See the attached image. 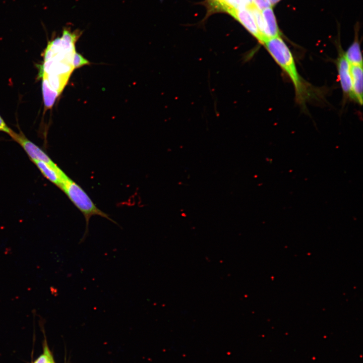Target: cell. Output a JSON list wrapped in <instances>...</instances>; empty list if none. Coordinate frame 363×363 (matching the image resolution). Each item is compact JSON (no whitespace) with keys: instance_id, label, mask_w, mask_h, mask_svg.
<instances>
[{"instance_id":"cell-14","label":"cell","mask_w":363,"mask_h":363,"mask_svg":"<svg viewBox=\"0 0 363 363\" xmlns=\"http://www.w3.org/2000/svg\"><path fill=\"white\" fill-rule=\"evenodd\" d=\"M254 5L260 11L271 7L268 0H253Z\"/></svg>"},{"instance_id":"cell-6","label":"cell","mask_w":363,"mask_h":363,"mask_svg":"<svg viewBox=\"0 0 363 363\" xmlns=\"http://www.w3.org/2000/svg\"><path fill=\"white\" fill-rule=\"evenodd\" d=\"M33 163L46 178L60 188L67 174L54 162L49 163L43 161H35Z\"/></svg>"},{"instance_id":"cell-17","label":"cell","mask_w":363,"mask_h":363,"mask_svg":"<svg viewBox=\"0 0 363 363\" xmlns=\"http://www.w3.org/2000/svg\"><path fill=\"white\" fill-rule=\"evenodd\" d=\"M33 363V362H32Z\"/></svg>"},{"instance_id":"cell-10","label":"cell","mask_w":363,"mask_h":363,"mask_svg":"<svg viewBox=\"0 0 363 363\" xmlns=\"http://www.w3.org/2000/svg\"><path fill=\"white\" fill-rule=\"evenodd\" d=\"M355 36L353 42L344 53L350 65L362 66L360 44L357 35H356Z\"/></svg>"},{"instance_id":"cell-15","label":"cell","mask_w":363,"mask_h":363,"mask_svg":"<svg viewBox=\"0 0 363 363\" xmlns=\"http://www.w3.org/2000/svg\"><path fill=\"white\" fill-rule=\"evenodd\" d=\"M0 131L5 132L10 135L13 131L6 123L5 120L0 115Z\"/></svg>"},{"instance_id":"cell-11","label":"cell","mask_w":363,"mask_h":363,"mask_svg":"<svg viewBox=\"0 0 363 363\" xmlns=\"http://www.w3.org/2000/svg\"><path fill=\"white\" fill-rule=\"evenodd\" d=\"M42 93L44 105V110L51 109L53 106L56 98L60 95L57 92L49 87L47 82L42 79Z\"/></svg>"},{"instance_id":"cell-16","label":"cell","mask_w":363,"mask_h":363,"mask_svg":"<svg viewBox=\"0 0 363 363\" xmlns=\"http://www.w3.org/2000/svg\"><path fill=\"white\" fill-rule=\"evenodd\" d=\"M272 7L276 5L281 0H268Z\"/></svg>"},{"instance_id":"cell-1","label":"cell","mask_w":363,"mask_h":363,"mask_svg":"<svg viewBox=\"0 0 363 363\" xmlns=\"http://www.w3.org/2000/svg\"><path fill=\"white\" fill-rule=\"evenodd\" d=\"M263 44L290 79L294 86L296 100L298 103H304L309 93L306 84L297 71L293 56L288 46L280 36L269 39Z\"/></svg>"},{"instance_id":"cell-9","label":"cell","mask_w":363,"mask_h":363,"mask_svg":"<svg viewBox=\"0 0 363 363\" xmlns=\"http://www.w3.org/2000/svg\"><path fill=\"white\" fill-rule=\"evenodd\" d=\"M211 6L215 9L228 13L232 9L249 8L254 4L253 0H209Z\"/></svg>"},{"instance_id":"cell-7","label":"cell","mask_w":363,"mask_h":363,"mask_svg":"<svg viewBox=\"0 0 363 363\" xmlns=\"http://www.w3.org/2000/svg\"><path fill=\"white\" fill-rule=\"evenodd\" d=\"M261 13L264 23L265 41L269 39L280 36L281 33L272 7L262 10Z\"/></svg>"},{"instance_id":"cell-5","label":"cell","mask_w":363,"mask_h":363,"mask_svg":"<svg viewBox=\"0 0 363 363\" xmlns=\"http://www.w3.org/2000/svg\"><path fill=\"white\" fill-rule=\"evenodd\" d=\"M228 13L239 22L245 28L262 44V40L258 30L254 17L247 8L232 9Z\"/></svg>"},{"instance_id":"cell-12","label":"cell","mask_w":363,"mask_h":363,"mask_svg":"<svg viewBox=\"0 0 363 363\" xmlns=\"http://www.w3.org/2000/svg\"><path fill=\"white\" fill-rule=\"evenodd\" d=\"M33 363H55L46 342L43 346V353Z\"/></svg>"},{"instance_id":"cell-3","label":"cell","mask_w":363,"mask_h":363,"mask_svg":"<svg viewBox=\"0 0 363 363\" xmlns=\"http://www.w3.org/2000/svg\"><path fill=\"white\" fill-rule=\"evenodd\" d=\"M10 136L22 147L33 162L54 163L41 148L29 140L22 132L16 133L13 131Z\"/></svg>"},{"instance_id":"cell-4","label":"cell","mask_w":363,"mask_h":363,"mask_svg":"<svg viewBox=\"0 0 363 363\" xmlns=\"http://www.w3.org/2000/svg\"><path fill=\"white\" fill-rule=\"evenodd\" d=\"M339 81L344 95L352 99L351 65L341 49L336 62Z\"/></svg>"},{"instance_id":"cell-8","label":"cell","mask_w":363,"mask_h":363,"mask_svg":"<svg viewBox=\"0 0 363 363\" xmlns=\"http://www.w3.org/2000/svg\"><path fill=\"white\" fill-rule=\"evenodd\" d=\"M352 99L362 103V66L351 65Z\"/></svg>"},{"instance_id":"cell-2","label":"cell","mask_w":363,"mask_h":363,"mask_svg":"<svg viewBox=\"0 0 363 363\" xmlns=\"http://www.w3.org/2000/svg\"><path fill=\"white\" fill-rule=\"evenodd\" d=\"M59 189L65 193L85 217L86 223V230L80 243L85 240L88 234L89 222L92 216H100L117 224L107 214L99 209L84 190L67 175L64 178Z\"/></svg>"},{"instance_id":"cell-13","label":"cell","mask_w":363,"mask_h":363,"mask_svg":"<svg viewBox=\"0 0 363 363\" xmlns=\"http://www.w3.org/2000/svg\"><path fill=\"white\" fill-rule=\"evenodd\" d=\"M89 64L90 62L81 54L76 51L75 52L73 58V66L74 69L79 68Z\"/></svg>"}]
</instances>
